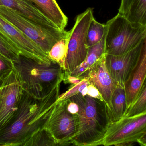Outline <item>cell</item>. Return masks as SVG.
Here are the masks:
<instances>
[{"label":"cell","mask_w":146,"mask_h":146,"mask_svg":"<svg viewBox=\"0 0 146 146\" xmlns=\"http://www.w3.org/2000/svg\"><path fill=\"white\" fill-rule=\"evenodd\" d=\"M1 79H0V85H1Z\"/></svg>","instance_id":"cell-31"},{"label":"cell","mask_w":146,"mask_h":146,"mask_svg":"<svg viewBox=\"0 0 146 146\" xmlns=\"http://www.w3.org/2000/svg\"><path fill=\"white\" fill-rule=\"evenodd\" d=\"M78 126L77 115L68 111L67 99L57 100L46 128L59 146H74Z\"/></svg>","instance_id":"cell-8"},{"label":"cell","mask_w":146,"mask_h":146,"mask_svg":"<svg viewBox=\"0 0 146 146\" xmlns=\"http://www.w3.org/2000/svg\"><path fill=\"white\" fill-rule=\"evenodd\" d=\"M93 18V10L92 8H88L77 15L74 25L70 31L68 36L64 76L70 74L85 61L88 49L87 45V34Z\"/></svg>","instance_id":"cell-6"},{"label":"cell","mask_w":146,"mask_h":146,"mask_svg":"<svg viewBox=\"0 0 146 146\" xmlns=\"http://www.w3.org/2000/svg\"><path fill=\"white\" fill-rule=\"evenodd\" d=\"M0 34L20 55L44 62L52 61L36 43L1 15Z\"/></svg>","instance_id":"cell-10"},{"label":"cell","mask_w":146,"mask_h":146,"mask_svg":"<svg viewBox=\"0 0 146 146\" xmlns=\"http://www.w3.org/2000/svg\"><path fill=\"white\" fill-rule=\"evenodd\" d=\"M61 83L44 98H35L23 91L12 121L0 131V146H25L38 132L47 127L59 99Z\"/></svg>","instance_id":"cell-1"},{"label":"cell","mask_w":146,"mask_h":146,"mask_svg":"<svg viewBox=\"0 0 146 146\" xmlns=\"http://www.w3.org/2000/svg\"><path fill=\"white\" fill-rule=\"evenodd\" d=\"M13 62L23 91L35 98H44L63 81L64 69L55 62H44L21 55Z\"/></svg>","instance_id":"cell-2"},{"label":"cell","mask_w":146,"mask_h":146,"mask_svg":"<svg viewBox=\"0 0 146 146\" xmlns=\"http://www.w3.org/2000/svg\"><path fill=\"white\" fill-rule=\"evenodd\" d=\"M105 54L123 55L139 44L144 38L146 26L133 25L126 16L118 13L106 22Z\"/></svg>","instance_id":"cell-4"},{"label":"cell","mask_w":146,"mask_h":146,"mask_svg":"<svg viewBox=\"0 0 146 146\" xmlns=\"http://www.w3.org/2000/svg\"><path fill=\"white\" fill-rule=\"evenodd\" d=\"M60 30H63L67 25L68 19L56 0H27Z\"/></svg>","instance_id":"cell-15"},{"label":"cell","mask_w":146,"mask_h":146,"mask_svg":"<svg viewBox=\"0 0 146 146\" xmlns=\"http://www.w3.org/2000/svg\"><path fill=\"white\" fill-rule=\"evenodd\" d=\"M13 69V61L0 54V79H2Z\"/></svg>","instance_id":"cell-25"},{"label":"cell","mask_w":146,"mask_h":146,"mask_svg":"<svg viewBox=\"0 0 146 146\" xmlns=\"http://www.w3.org/2000/svg\"><path fill=\"white\" fill-rule=\"evenodd\" d=\"M25 146H59L47 128L36 133Z\"/></svg>","instance_id":"cell-21"},{"label":"cell","mask_w":146,"mask_h":146,"mask_svg":"<svg viewBox=\"0 0 146 146\" xmlns=\"http://www.w3.org/2000/svg\"><path fill=\"white\" fill-rule=\"evenodd\" d=\"M138 144L141 146H146V133L138 141Z\"/></svg>","instance_id":"cell-30"},{"label":"cell","mask_w":146,"mask_h":146,"mask_svg":"<svg viewBox=\"0 0 146 146\" xmlns=\"http://www.w3.org/2000/svg\"><path fill=\"white\" fill-rule=\"evenodd\" d=\"M106 26L97 21L94 18L92 19L87 34V45L89 47L98 43L105 33Z\"/></svg>","instance_id":"cell-20"},{"label":"cell","mask_w":146,"mask_h":146,"mask_svg":"<svg viewBox=\"0 0 146 146\" xmlns=\"http://www.w3.org/2000/svg\"><path fill=\"white\" fill-rule=\"evenodd\" d=\"M145 111H146V78L138 98L128 109L124 116L133 115Z\"/></svg>","instance_id":"cell-22"},{"label":"cell","mask_w":146,"mask_h":146,"mask_svg":"<svg viewBox=\"0 0 146 146\" xmlns=\"http://www.w3.org/2000/svg\"><path fill=\"white\" fill-rule=\"evenodd\" d=\"M126 17L134 25L146 26V0H133Z\"/></svg>","instance_id":"cell-18"},{"label":"cell","mask_w":146,"mask_h":146,"mask_svg":"<svg viewBox=\"0 0 146 146\" xmlns=\"http://www.w3.org/2000/svg\"><path fill=\"white\" fill-rule=\"evenodd\" d=\"M146 133V111L129 116L109 124L102 145L132 146Z\"/></svg>","instance_id":"cell-5"},{"label":"cell","mask_w":146,"mask_h":146,"mask_svg":"<svg viewBox=\"0 0 146 146\" xmlns=\"http://www.w3.org/2000/svg\"><path fill=\"white\" fill-rule=\"evenodd\" d=\"M105 55L88 69L85 78H87L89 84L93 85L98 89L107 105L109 113L111 96L116 85L106 65Z\"/></svg>","instance_id":"cell-12"},{"label":"cell","mask_w":146,"mask_h":146,"mask_svg":"<svg viewBox=\"0 0 146 146\" xmlns=\"http://www.w3.org/2000/svg\"><path fill=\"white\" fill-rule=\"evenodd\" d=\"M133 1V0H121L118 13L127 16Z\"/></svg>","instance_id":"cell-27"},{"label":"cell","mask_w":146,"mask_h":146,"mask_svg":"<svg viewBox=\"0 0 146 146\" xmlns=\"http://www.w3.org/2000/svg\"><path fill=\"white\" fill-rule=\"evenodd\" d=\"M67 109L68 111L71 114L77 115L79 111V106L74 101L68 99H67Z\"/></svg>","instance_id":"cell-28"},{"label":"cell","mask_w":146,"mask_h":146,"mask_svg":"<svg viewBox=\"0 0 146 146\" xmlns=\"http://www.w3.org/2000/svg\"><path fill=\"white\" fill-rule=\"evenodd\" d=\"M0 54L12 61L17 60L19 56L17 51L0 34Z\"/></svg>","instance_id":"cell-23"},{"label":"cell","mask_w":146,"mask_h":146,"mask_svg":"<svg viewBox=\"0 0 146 146\" xmlns=\"http://www.w3.org/2000/svg\"><path fill=\"white\" fill-rule=\"evenodd\" d=\"M89 84L87 78H85L78 84L71 85V86L67 91L62 94H60L58 100H66L78 93H80L82 90L87 87Z\"/></svg>","instance_id":"cell-24"},{"label":"cell","mask_w":146,"mask_h":146,"mask_svg":"<svg viewBox=\"0 0 146 146\" xmlns=\"http://www.w3.org/2000/svg\"><path fill=\"white\" fill-rule=\"evenodd\" d=\"M127 110L124 84H117L112 93L109 111L110 123L117 121L125 116Z\"/></svg>","instance_id":"cell-17"},{"label":"cell","mask_w":146,"mask_h":146,"mask_svg":"<svg viewBox=\"0 0 146 146\" xmlns=\"http://www.w3.org/2000/svg\"><path fill=\"white\" fill-rule=\"evenodd\" d=\"M106 32L107 26L105 33L102 39L98 43L88 47L87 55L85 61L69 75L80 79H85L86 73L88 69L105 54V39Z\"/></svg>","instance_id":"cell-16"},{"label":"cell","mask_w":146,"mask_h":146,"mask_svg":"<svg viewBox=\"0 0 146 146\" xmlns=\"http://www.w3.org/2000/svg\"><path fill=\"white\" fill-rule=\"evenodd\" d=\"M0 5L11 9L28 20L49 31H61L27 0H0Z\"/></svg>","instance_id":"cell-14"},{"label":"cell","mask_w":146,"mask_h":146,"mask_svg":"<svg viewBox=\"0 0 146 146\" xmlns=\"http://www.w3.org/2000/svg\"><path fill=\"white\" fill-rule=\"evenodd\" d=\"M68 43V37L61 39L53 45L48 54V56L51 61L58 63L64 69Z\"/></svg>","instance_id":"cell-19"},{"label":"cell","mask_w":146,"mask_h":146,"mask_svg":"<svg viewBox=\"0 0 146 146\" xmlns=\"http://www.w3.org/2000/svg\"><path fill=\"white\" fill-rule=\"evenodd\" d=\"M0 15L20 30L36 43L48 55L53 45L60 39L68 37L70 31L53 32L43 28L21 16L16 11L0 5Z\"/></svg>","instance_id":"cell-7"},{"label":"cell","mask_w":146,"mask_h":146,"mask_svg":"<svg viewBox=\"0 0 146 146\" xmlns=\"http://www.w3.org/2000/svg\"><path fill=\"white\" fill-rule=\"evenodd\" d=\"M146 78V31L138 60L124 83L127 109L138 98Z\"/></svg>","instance_id":"cell-13"},{"label":"cell","mask_w":146,"mask_h":146,"mask_svg":"<svg viewBox=\"0 0 146 146\" xmlns=\"http://www.w3.org/2000/svg\"><path fill=\"white\" fill-rule=\"evenodd\" d=\"M82 79H83L68 75L64 76L63 81L65 84H70L72 85H75L80 83Z\"/></svg>","instance_id":"cell-29"},{"label":"cell","mask_w":146,"mask_h":146,"mask_svg":"<svg viewBox=\"0 0 146 146\" xmlns=\"http://www.w3.org/2000/svg\"><path fill=\"white\" fill-rule=\"evenodd\" d=\"M69 99L79 106L78 131L73 140L74 146H102L110 123L104 101L78 93Z\"/></svg>","instance_id":"cell-3"},{"label":"cell","mask_w":146,"mask_h":146,"mask_svg":"<svg viewBox=\"0 0 146 146\" xmlns=\"http://www.w3.org/2000/svg\"><path fill=\"white\" fill-rule=\"evenodd\" d=\"M23 90L14 69L1 80L0 85V131L17 112Z\"/></svg>","instance_id":"cell-9"},{"label":"cell","mask_w":146,"mask_h":146,"mask_svg":"<svg viewBox=\"0 0 146 146\" xmlns=\"http://www.w3.org/2000/svg\"><path fill=\"white\" fill-rule=\"evenodd\" d=\"M87 95L94 98L97 99L104 101L103 97L100 92L93 85L89 84L88 86V91Z\"/></svg>","instance_id":"cell-26"},{"label":"cell","mask_w":146,"mask_h":146,"mask_svg":"<svg viewBox=\"0 0 146 146\" xmlns=\"http://www.w3.org/2000/svg\"><path fill=\"white\" fill-rule=\"evenodd\" d=\"M142 41L123 55H113L106 54V65L116 85L124 84L128 79L139 58Z\"/></svg>","instance_id":"cell-11"}]
</instances>
